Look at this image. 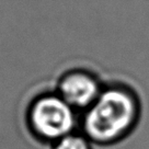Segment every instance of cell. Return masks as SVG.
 Here are the masks:
<instances>
[{
    "mask_svg": "<svg viewBox=\"0 0 149 149\" xmlns=\"http://www.w3.org/2000/svg\"><path fill=\"white\" fill-rule=\"evenodd\" d=\"M138 98L130 88L110 86L86 110L82 121L84 135L100 145L114 144L125 138L139 120Z\"/></svg>",
    "mask_w": 149,
    "mask_h": 149,
    "instance_id": "cell-1",
    "label": "cell"
},
{
    "mask_svg": "<svg viewBox=\"0 0 149 149\" xmlns=\"http://www.w3.org/2000/svg\"><path fill=\"white\" fill-rule=\"evenodd\" d=\"M28 121L36 137L56 143L74 133L76 114L74 109L58 93L44 94L31 104Z\"/></svg>",
    "mask_w": 149,
    "mask_h": 149,
    "instance_id": "cell-2",
    "label": "cell"
},
{
    "mask_svg": "<svg viewBox=\"0 0 149 149\" xmlns=\"http://www.w3.org/2000/svg\"><path fill=\"white\" fill-rule=\"evenodd\" d=\"M103 88L90 72L74 70L63 76L58 84V94L74 110H87L95 102Z\"/></svg>",
    "mask_w": 149,
    "mask_h": 149,
    "instance_id": "cell-3",
    "label": "cell"
},
{
    "mask_svg": "<svg viewBox=\"0 0 149 149\" xmlns=\"http://www.w3.org/2000/svg\"><path fill=\"white\" fill-rule=\"evenodd\" d=\"M54 149H91L90 140L84 135L71 133L54 143Z\"/></svg>",
    "mask_w": 149,
    "mask_h": 149,
    "instance_id": "cell-4",
    "label": "cell"
}]
</instances>
